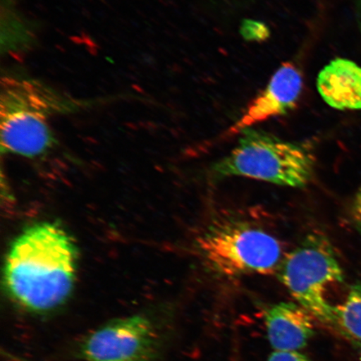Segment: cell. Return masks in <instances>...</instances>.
I'll list each match as a JSON object with an SVG mask.
<instances>
[{"label":"cell","instance_id":"cell-1","mask_svg":"<svg viewBox=\"0 0 361 361\" xmlns=\"http://www.w3.org/2000/svg\"><path fill=\"white\" fill-rule=\"evenodd\" d=\"M76 276V250L56 224H38L12 243L4 265L8 295L21 308L47 313L66 303Z\"/></svg>","mask_w":361,"mask_h":361},{"label":"cell","instance_id":"cell-2","mask_svg":"<svg viewBox=\"0 0 361 361\" xmlns=\"http://www.w3.org/2000/svg\"><path fill=\"white\" fill-rule=\"evenodd\" d=\"M85 106L39 80L8 74L1 80L0 141L3 152L26 157L47 152L55 142L49 119Z\"/></svg>","mask_w":361,"mask_h":361},{"label":"cell","instance_id":"cell-3","mask_svg":"<svg viewBox=\"0 0 361 361\" xmlns=\"http://www.w3.org/2000/svg\"><path fill=\"white\" fill-rule=\"evenodd\" d=\"M240 134L235 147L212 166L214 178L242 177L299 188L312 179L315 161L309 143L284 141L252 128Z\"/></svg>","mask_w":361,"mask_h":361},{"label":"cell","instance_id":"cell-4","mask_svg":"<svg viewBox=\"0 0 361 361\" xmlns=\"http://www.w3.org/2000/svg\"><path fill=\"white\" fill-rule=\"evenodd\" d=\"M197 247L207 267L224 277L271 274L283 259L281 242L247 223L212 225L198 238Z\"/></svg>","mask_w":361,"mask_h":361},{"label":"cell","instance_id":"cell-5","mask_svg":"<svg viewBox=\"0 0 361 361\" xmlns=\"http://www.w3.org/2000/svg\"><path fill=\"white\" fill-rule=\"evenodd\" d=\"M277 274L300 306L319 322L333 328L336 306L329 303L324 292L329 284L342 282L344 273L326 236L308 234L295 250L284 257Z\"/></svg>","mask_w":361,"mask_h":361},{"label":"cell","instance_id":"cell-6","mask_svg":"<svg viewBox=\"0 0 361 361\" xmlns=\"http://www.w3.org/2000/svg\"><path fill=\"white\" fill-rule=\"evenodd\" d=\"M160 337L142 314L111 320L84 338L79 355L85 361H156Z\"/></svg>","mask_w":361,"mask_h":361},{"label":"cell","instance_id":"cell-7","mask_svg":"<svg viewBox=\"0 0 361 361\" xmlns=\"http://www.w3.org/2000/svg\"><path fill=\"white\" fill-rule=\"evenodd\" d=\"M303 89L301 72L293 63H284L271 78L267 87L248 105L245 114L228 130V135L287 114L296 106Z\"/></svg>","mask_w":361,"mask_h":361},{"label":"cell","instance_id":"cell-8","mask_svg":"<svg viewBox=\"0 0 361 361\" xmlns=\"http://www.w3.org/2000/svg\"><path fill=\"white\" fill-rule=\"evenodd\" d=\"M311 316L303 307L292 302L269 306L264 317L270 345L279 351L304 348L314 335Z\"/></svg>","mask_w":361,"mask_h":361},{"label":"cell","instance_id":"cell-9","mask_svg":"<svg viewBox=\"0 0 361 361\" xmlns=\"http://www.w3.org/2000/svg\"><path fill=\"white\" fill-rule=\"evenodd\" d=\"M317 89L329 106L360 111L361 67L347 59H335L319 72Z\"/></svg>","mask_w":361,"mask_h":361},{"label":"cell","instance_id":"cell-10","mask_svg":"<svg viewBox=\"0 0 361 361\" xmlns=\"http://www.w3.org/2000/svg\"><path fill=\"white\" fill-rule=\"evenodd\" d=\"M332 329L361 350V283L351 286L344 303L336 306Z\"/></svg>","mask_w":361,"mask_h":361},{"label":"cell","instance_id":"cell-11","mask_svg":"<svg viewBox=\"0 0 361 361\" xmlns=\"http://www.w3.org/2000/svg\"><path fill=\"white\" fill-rule=\"evenodd\" d=\"M242 35L247 39H263L268 36V29L260 22L247 20L243 23Z\"/></svg>","mask_w":361,"mask_h":361},{"label":"cell","instance_id":"cell-12","mask_svg":"<svg viewBox=\"0 0 361 361\" xmlns=\"http://www.w3.org/2000/svg\"><path fill=\"white\" fill-rule=\"evenodd\" d=\"M267 361H311L307 356L298 350L279 351L274 350L269 355Z\"/></svg>","mask_w":361,"mask_h":361},{"label":"cell","instance_id":"cell-13","mask_svg":"<svg viewBox=\"0 0 361 361\" xmlns=\"http://www.w3.org/2000/svg\"><path fill=\"white\" fill-rule=\"evenodd\" d=\"M351 215L355 228L361 235V187L356 192L353 203H352Z\"/></svg>","mask_w":361,"mask_h":361},{"label":"cell","instance_id":"cell-14","mask_svg":"<svg viewBox=\"0 0 361 361\" xmlns=\"http://www.w3.org/2000/svg\"><path fill=\"white\" fill-rule=\"evenodd\" d=\"M357 13H358V20L360 23V27L361 30V0H358L357 2Z\"/></svg>","mask_w":361,"mask_h":361}]
</instances>
